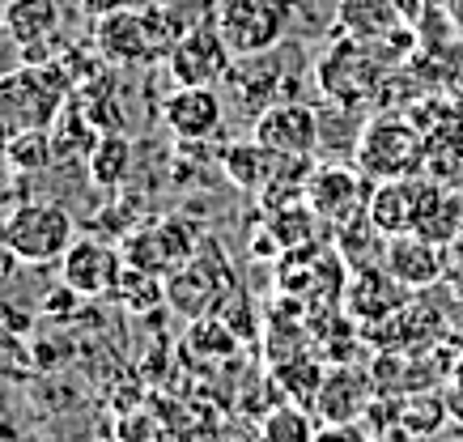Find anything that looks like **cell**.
I'll return each mask as SVG.
<instances>
[{
  "mask_svg": "<svg viewBox=\"0 0 463 442\" xmlns=\"http://www.w3.org/2000/svg\"><path fill=\"white\" fill-rule=\"evenodd\" d=\"M14 264H17V256L9 251V243H5V234H0V286L9 281V272H14Z\"/></svg>",
  "mask_w": 463,
  "mask_h": 442,
  "instance_id": "30",
  "label": "cell"
},
{
  "mask_svg": "<svg viewBox=\"0 0 463 442\" xmlns=\"http://www.w3.org/2000/svg\"><path fill=\"white\" fill-rule=\"evenodd\" d=\"M289 0H217V30L234 56H264L289 30Z\"/></svg>",
  "mask_w": 463,
  "mask_h": 442,
  "instance_id": "5",
  "label": "cell"
},
{
  "mask_svg": "<svg viewBox=\"0 0 463 442\" xmlns=\"http://www.w3.org/2000/svg\"><path fill=\"white\" fill-rule=\"evenodd\" d=\"M370 400H374V379L362 371H353L349 362H336L332 371L323 374L310 409L319 413L323 426H353V421L365 417Z\"/></svg>",
  "mask_w": 463,
  "mask_h": 442,
  "instance_id": "14",
  "label": "cell"
},
{
  "mask_svg": "<svg viewBox=\"0 0 463 442\" xmlns=\"http://www.w3.org/2000/svg\"><path fill=\"white\" fill-rule=\"evenodd\" d=\"M162 294L187 319H209L213 311H225V302L234 298V277H230V264L222 256L196 251L179 272H170Z\"/></svg>",
  "mask_w": 463,
  "mask_h": 442,
  "instance_id": "6",
  "label": "cell"
},
{
  "mask_svg": "<svg viewBox=\"0 0 463 442\" xmlns=\"http://www.w3.org/2000/svg\"><path fill=\"white\" fill-rule=\"evenodd\" d=\"M9 39L22 47H34L43 39H52L60 26V5L56 0H9L5 14H0Z\"/></svg>",
  "mask_w": 463,
  "mask_h": 442,
  "instance_id": "19",
  "label": "cell"
},
{
  "mask_svg": "<svg viewBox=\"0 0 463 442\" xmlns=\"http://www.w3.org/2000/svg\"><path fill=\"white\" fill-rule=\"evenodd\" d=\"M447 409H450V417H455V421L463 426V374L455 379V387L447 391Z\"/></svg>",
  "mask_w": 463,
  "mask_h": 442,
  "instance_id": "29",
  "label": "cell"
},
{
  "mask_svg": "<svg viewBox=\"0 0 463 442\" xmlns=\"http://www.w3.org/2000/svg\"><path fill=\"white\" fill-rule=\"evenodd\" d=\"M128 166H132V141H128L124 132H102V136H94L90 154H85L90 183L94 187H119L128 179Z\"/></svg>",
  "mask_w": 463,
  "mask_h": 442,
  "instance_id": "22",
  "label": "cell"
},
{
  "mask_svg": "<svg viewBox=\"0 0 463 442\" xmlns=\"http://www.w3.org/2000/svg\"><path fill=\"white\" fill-rule=\"evenodd\" d=\"M315 442H370V434L362 421H353V426H323Z\"/></svg>",
  "mask_w": 463,
  "mask_h": 442,
  "instance_id": "28",
  "label": "cell"
},
{
  "mask_svg": "<svg viewBox=\"0 0 463 442\" xmlns=\"http://www.w3.org/2000/svg\"><path fill=\"white\" fill-rule=\"evenodd\" d=\"M251 136L277 157H310L319 145V115L307 102H268L255 115Z\"/></svg>",
  "mask_w": 463,
  "mask_h": 442,
  "instance_id": "10",
  "label": "cell"
},
{
  "mask_svg": "<svg viewBox=\"0 0 463 442\" xmlns=\"http://www.w3.org/2000/svg\"><path fill=\"white\" fill-rule=\"evenodd\" d=\"M332 247H336L340 259L349 264V272L374 268V264H383V256H387V234L374 226L370 213H357L353 221L336 226V243Z\"/></svg>",
  "mask_w": 463,
  "mask_h": 442,
  "instance_id": "20",
  "label": "cell"
},
{
  "mask_svg": "<svg viewBox=\"0 0 463 442\" xmlns=\"http://www.w3.org/2000/svg\"><path fill=\"white\" fill-rule=\"evenodd\" d=\"M447 286H450V294L463 302V259H455V264L447 268Z\"/></svg>",
  "mask_w": 463,
  "mask_h": 442,
  "instance_id": "31",
  "label": "cell"
},
{
  "mask_svg": "<svg viewBox=\"0 0 463 442\" xmlns=\"http://www.w3.org/2000/svg\"><path fill=\"white\" fill-rule=\"evenodd\" d=\"M119 438L124 442H170V434L157 426L154 413H124L119 417Z\"/></svg>",
  "mask_w": 463,
  "mask_h": 442,
  "instance_id": "27",
  "label": "cell"
},
{
  "mask_svg": "<svg viewBox=\"0 0 463 442\" xmlns=\"http://www.w3.org/2000/svg\"><path fill=\"white\" fill-rule=\"evenodd\" d=\"M5 157L14 162L17 171H47L56 162V141H52V128H34V132H22L14 141L5 145Z\"/></svg>",
  "mask_w": 463,
  "mask_h": 442,
  "instance_id": "26",
  "label": "cell"
},
{
  "mask_svg": "<svg viewBox=\"0 0 463 442\" xmlns=\"http://www.w3.org/2000/svg\"><path fill=\"white\" fill-rule=\"evenodd\" d=\"M230 43L222 39L217 26H192L183 30V39L170 47L166 69L179 86H217L230 77Z\"/></svg>",
  "mask_w": 463,
  "mask_h": 442,
  "instance_id": "9",
  "label": "cell"
},
{
  "mask_svg": "<svg viewBox=\"0 0 463 442\" xmlns=\"http://www.w3.org/2000/svg\"><path fill=\"white\" fill-rule=\"evenodd\" d=\"M370 442H421V438H412L408 429H392V434H379V438H370Z\"/></svg>",
  "mask_w": 463,
  "mask_h": 442,
  "instance_id": "32",
  "label": "cell"
},
{
  "mask_svg": "<svg viewBox=\"0 0 463 442\" xmlns=\"http://www.w3.org/2000/svg\"><path fill=\"white\" fill-rule=\"evenodd\" d=\"M0 442H14V438H0Z\"/></svg>",
  "mask_w": 463,
  "mask_h": 442,
  "instance_id": "34",
  "label": "cell"
},
{
  "mask_svg": "<svg viewBox=\"0 0 463 442\" xmlns=\"http://www.w3.org/2000/svg\"><path fill=\"white\" fill-rule=\"evenodd\" d=\"M90 442H124V438H119V434H115V438H107V434H99V438H90Z\"/></svg>",
  "mask_w": 463,
  "mask_h": 442,
  "instance_id": "33",
  "label": "cell"
},
{
  "mask_svg": "<svg viewBox=\"0 0 463 442\" xmlns=\"http://www.w3.org/2000/svg\"><path fill=\"white\" fill-rule=\"evenodd\" d=\"M64 89H69V81L52 77V64L47 69L26 64L17 72H5L0 77V145H9L22 132L52 128L60 102H64Z\"/></svg>",
  "mask_w": 463,
  "mask_h": 442,
  "instance_id": "1",
  "label": "cell"
},
{
  "mask_svg": "<svg viewBox=\"0 0 463 442\" xmlns=\"http://www.w3.org/2000/svg\"><path fill=\"white\" fill-rule=\"evenodd\" d=\"M307 204L319 213L323 226H345L357 213H365L370 196L362 192V171L349 166H315L307 179Z\"/></svg>",
  "mask_w": 463,
  "mask_h": 442,
  "instance_id": "13",
  "label": "cell"
},
{
  "mask_svg": "<svg viewBox=\"0 0 463 442\" xmlns=\"http://www.w3.org/2000/svg\"><path fill=\"white\" fill-rule=\"evenodd\" d=\"M0 234L22 264H52L77 243V221L60 200H26L14 213H5Z\"/></svg>",
  "mask_w": 463,
  "mask_h": 442,
  "instance_id": "2",
  "label": "cell"
},
{
  "mask_svg": "<svg viewBox=\"0 0 463 442\" xmlns=\"http://www.w3.org/2000/svg\"><path fill=\"white\" fill-rule=\"evenodd\" d=\"M60 268H64L60 272L64 289L81 294V298H102V294H115V286H119V277H124V268H128V259H124V247L85 234V239H77V243L64 251Z\"/></svg>",
  "mask_w": 463,
  "mask_h": 442,
  "instance_id": "8",
  "label": "cell"
},
{
  "mask_svg": "<svg viewBox=\"0 0 463 442\" xmlns=\"http://www.w3.org/2000/svg\"><path fill=\"white\" fill-rule=\"evenodd\" d=\"M94 43H99L102 60H111L119 69H128V64H149V60L166 56V47H162V39H157V30H154V17L132 14V9H115V14L99 17Z\"/></svg>",
  "mask_w": 463,
  "mask_h": 442,
  "instance_id": "11",
  "label": "cell"
},
{
  "mask_svg": "<svg viewBox=\"0 0 463 442\" xmlns=\"http://www.w3.org/2000/svg\"><path fill=\"white\" fill-rule=\"evenodd\" d=\"M225 107L213 86H179L162 107V124H166L179 141H209L222 132Z\"/></svg>",
  "mask_w": 463,
  "mask_h": 442,
  "instance_id": "16",
  "label": "cell"
},
{
  "mask_svg": "<svg viewBox=\"0 0 463 442\" xmlns=\"http://www.w3.org/2000/svg\"><path fill=\"white\" fill-rule=\"evenodd\" d=\"M222 166L225 174L234 179V183L242 187V192H264L268 179L277 174V166H281V157L272 154V149H264V145L255 141H239V145H225V154H222Z\"/></svg>",
  "mask_w": 463,
  "mask_h": 442,
  "instance_id": "21",
  "label": "cell"
},
{
  "mask_svg": "<svg viewBox=\"0 0 463 442\" xmlns=\"http://www.w3.org/2000/svg\"><path fill=\"white\" fill-rule=\"evenodd\" d=\"M450 417L447 396H434V391H408L400 396V429H408L412 438H430L442 429V421Z\"/></svg>",
  "mask_w": 463,
  "mask_h": 442,
  "instance_id": "24",
  "label": "cell"
},
{
  "mask_svg": "<svg viewBox=\"0 0 463 442\" xmlns=\"http://www.w3.org/2000/svg\"><path fill=\"white\" fill-rule=\"evenodd\" d=\"M383 268L392 272L404 289H430L438 281H447V251L438 243H430L425 234H395L387 239V256Z\"/></svg>",
  "mask_w": 463,
  "mask_h": 442,
  "instance_id": "17",
  "label": "cell"
},
{
  "mask_svg": "<svg viewBox=\"0 0 463 442\" xmlns=\"http://www.w3.org/2000/svg\"><path fill=\"white\" fill-rule=\"evenodd\" d=\"M315 438H319V426L307 413V404H298V400L277 404L260 421V442H315Z\"/></svg>",
  "mask_w": 463,
  "mask_h": 442,
  "instance_id": "23",
  "label": "cell"
},
{
  "mask_svg": "<svg viewBox=\"0 0 463 442\" xmlns=\"http://www.w3.org/2000/svg\"><path fill=\"white\" fill-rule=\"evenodd\" d=\"M196 256V243H192V226L183 221H157V226H145L141 234H132L124 243V259L132 268L154 272V277H170L179 272L187 259Z\"/></svg>",
  "mask_w": 463,
  "mask_h": 442,
  "instance_id": "12",
  "label": "cell"
},
{
  "mask_svg": "<svg viewBox=\"0 0 463 442\" xmlns=\"http://www.w3.org/2000/svg\"><path fill=\"white\" fill-rule=\"evenodd\" d=\"M315 81H319L323 99L340 102V107H357L379 86V56L370 52L365 39H353L340 30L336 39L323 47V56L315 60Z\"/></svg>",
  "mask_w": 463,
  "mask_h": 442,
  "instance_id": "4",
  "label": "cell"
},
{
  "mask_svg": "<svg viewBox=\"0 0 463 442\" xmlns=\"http://www.w3.org/2000/svg\"><path fill=\"white\" fill-rule=\"evenodd\" d=\"M357 171L370 179H400V174L425 171V136L417 124H408L400 115H374L357 136Z\"/></svg>",
  "mask_w": 463,
  "mask_h": 442,
  "instance_id": "3",
  "label": "cell"
},
{
  "mask_svg": "<svg viewBox=\"0 0 463 442\" xmlns=\"http://www.w3.org/2000/svg\"><path fill=\"white\" fill-rule=\"evenodd\" d=\"M336 26L345 34H353V39L379 43L400 26V0H340Z\"/></svg>",
  "mask_w": 463,
  "mask_h": 442,
  "instance_id": "18",
  "label": "cell"
},
{
  "mask_svg": "<svg viewBox=\"0 0 463 442\" xmlns=\"http://www.w3.org/2000/svg\"><path fill=\"white\" fill-rule=\"evenodd\" d=\"M408 294L400 281H395L392 272L374 264V268H357L349 277V286H345V306H349L353 324H387L392 315H400L408 306Z\"/></svg>",
  "mask_w": 463,
  "mask_h": 442,
  "instance_id": "15",
  "label": "cell"
},
{
  "mask_svg": "<svg viewBox=\"0 0 463 442\" xmlns=\"http://www.w3.org/2000/svg\"><path fill=\"white\" fill-rule=\"evenodd\" d=\"M459 230H463V200L450 196L447 187H442V196L430 204V213L421 217V226L412 230V234H425L430 243L447 247V243H455V239H459Z\"/></svg>",
  "mask_w": 463,
  "mask_h": 442,
  "instance_id": "25",
  "label": "cell"
},
{
  "mask_svg": "<svg viewBox=\"0 0 463 442\" xmlns=\"http://www.w3.org/2000/svg\"><path fill=\"white\" fill-rule=\"evenodd\" d=\"M442 196V183L425 179L421 174H400V179H379L374 192H370V204L365 213L374 217V226L395 239V234H412L421 226V217L430 213V204Z\"/></svg>",
  "mask_w": 463,
  "mask_h": 442,
  "instance_id": "7",
  "label": "cell"
}]
</instances>
